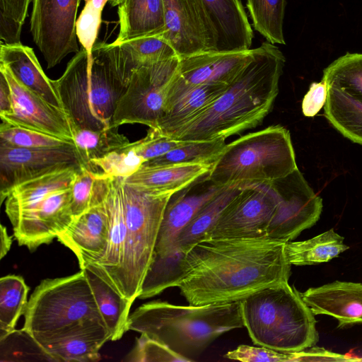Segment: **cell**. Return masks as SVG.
Returning a JSON list of instances; mask_svg holds the SVG:
<instances>
[{
	"mask_svg": "<svg viewBox=\"0 0 362 362\" xmlns=\"http://www.w3.org/2000/svg\"><path fill=\"white\" fill-rule=\"evenodd\" d=\"M315 315L338 320V327L362 324V283L335 281L300 293Z\"/></svg>",
	"mask_w": 362,
	"mask_h": 362,
	"instance_id": "44dd1931",
	"label": "cell"
},
{
	"mask_svg": "<svg viewBox=\"0 0 362 362\" xmlns=\"http://www.w3.org/2000/svg\"><path fill=\"white\" fill-rule=\"evenodd\" d=\"M134 62L136 69L178 57L161 35L145 36L119 43Z\"/></svg>",
	"mask_w": 362,
	"mask_h": 362,
	"instance_id": "8d00e7d4",
	"label": "cell"
},
{
	"mask_svg": "<svg viewBox=\"0 0 362 362\" xmlns=\"http://www.w3.org/2000/svg\"><path fill=\"white\" fill-rule=\"evenodd\" d=\"M298 352H281L265 347L240 345L230 351L225 358L242 362H292L300 361Z\"/></svg>",
	"mask_w": 362,
	"mask_h": 362,
	"instance_id": "7bdbcfd3",
	"label": "cell"
},
{
	"mask_svg": "<svg viewBox=\"0 0 362 362\" xmlns=\"http://www.w3.org/2000/svg\"><path fill=\"white\" fill-rule=\"evenodd\" d=\"M242 187L240 186L223 187L177 235L170 252L179 251L187 254L194 245L207 240L209 233L221 213L240 192Z\"/></svg>",
	"mask_w": 362,
	"mask_h": 362,
	"instance_id": "484cf974",
	"label": "cell"
},
{
	"mask_svg": "<svg viewBox=\"0 0 362 362\" xmlns=\"http://www.w3.org/2000/svg\"><path fill=\"white\" fill-rule=\"evenodd\" d=\"M0 65L8 69L13 77L25 87L50 104L62 108L52 80L43 71L31 47L21 42H1Z\"/></svg>",
	"mask_w": 362,
	"mask_h": 362,
	"instance_id": "cb8c5ba5",
	"label": "cell"
},
{
	"mask_svg": "<svg viewBox=\"0 0 362 362\" xmlns=\"http://www.w3.org/2000/svg\"><path fill=\"white\" fill-rule=\"evenodd\" d=\"M242 318L253 343L298 352L319 340L314 314L288 282L262 288L240 300Z\"/></svg>",
	"mask_w": 362,
	"mask_h": 362,
	"instance_id": "8992f818",
	"label": "cell"
},
{
	"mask_svg": "<svg viewBox=\"0 0 362 362\" xmlns=\"http://www.w3.org/2000/svg\"><path fill=\"white\" fill-rule=\"evenodd\" d=\"M71 127L74 145L82 166L88 169L93 160L100 158L129 143L125 136L118 132V128L91 130Z\"/></svg>",
	"mask_w": 362,
	"mask_h": 362,
	"instance_id": "1f68e13d",
	"label": "cell"
},
{
	"mask_svg": "<svg viewBox=\"0 0 362 362\" xmlns=\"http://www.w3.org/2000/svg\"><path fill=\"white\" fill-rule=\"evenodd\" d=\"M227 89L202 112L177 131L173 139L187 141L226 139L259 124L279 93L286 59L266 41Z\"/></svg>",
	"mask_w": 362,
	"mask_h": 362,
	"instance_id": "7a4b0ae2",
	"label": "cell"
},
{
	"mask_svg": "<svg viewBox=\"0 0 362 362\" xmlns=\"http://www.w3.org/2000/svg\"><path fill=\"white\" fill-rule=\"evenodd\" d=\"M165 30L162 37L180 58L213 52L211 37L196 0H163Z\"/></svg>",
	"mask_w": 362,
	"mask_h": 362,
	"instance_id": "ac0fdd59",
	"label": "cell"
},
{
	"mask_svg": "<svg viewBox=\"0 0 362 362\" xmlns=\"http://www.w3.org/2000/svg\"><path fill=\"white\" fill-rule=\"evenodd\" d=\"M179 64L180 57H175L134 69L129 84L117 103L111 127L138 123L156 129L164 114Z\"/></svg>",
	"mask_w": 362,
	"mask_h": 362,
	"instance_id": "9c48e42d",
	"label": "cell"
},
{
	"mask_svg": "<svg viewBox=\"0 0 362 362\" xmlns=\"http://www.w3.org/2000/svg\"><path fill=\"white\" fill-rule=\"evenodd\" d=\"M301 361H358L361 358L350 357L347 355L339 354L325 349L324 348L312 346L300 351Z\"/></svg>",
	"mask_w": 362,
	"mask_h": 362,
	"instance_id": "7dc6e473",
	"label": "cell"
},
{
	"mask_svg": "<svg viewBox=\"0 0 362 362\" xmlns=\"http://www.w3.org/2000/svg\"><path fill=\"white\" fill-rule=\"evenodd\" d=\"M81 166L74 144L54 148H23L0 141L1 202L19 184L54 171Z\"/></svg>",
	"mask_w": 362,
	"mask_h": 362,
	"instance_id": "4fadbf2b",
	"label": "cell"
},
{
	"mask_svg": "<svg viewBox=\"0 0 362 362\" xmlns=\"http://www.w3.org/2000/svg\"><path fill=\"white\" fill-rule=\"evenodd\" d=\"M95 177L96 174L85 167L81 166L76 171L71 185V211L74 218L90 207Z\"/></svg>",
	"mask_w": 362,
	"mask_h": 362,
	"instance_id": "b9f144b4",
	"label": "cell"
},
{
	"mask_svg": "<svg viewBox=\"0 0 362 362\" xmlns=\"http://www.w3.org/2000/svg\"><path fill=\"white\" fill-rule=\"evenodd\" d=\"M228 85L213 83L191 85L177 73L168 93L165 112L156 129L163 136L172 138L214 103Z\"/></svg>",
	"mask_w": 362,
	"mask_h": 362,
	"instance_id": "ffe728a7",
	"label": "cell"
},
{
	"mask_svg": "<svg viewBox=\"0 0 362 362\" xmlns=\"http://www.w3.org/2000/svg\"><path fill=\"white\" fill-rule=\"evenodd\" d=\"M185 143V141L163 136L156 129L149 128L147 135L133 142V145L138 156L145 163L160 157Z\"/></svg>",
	"mask_w": 362,
	"mask_h": 362,
	"instance_id": "ee69618b",
	"label": "cell"
},
{
	"mask_svg": "<svg viewBox=\"0 0 362 362\" xmlns=\"http://www.w3.org/2000/svg\"><path fill=\"white\" fill-rule=\"evenodd\" d=\"M327 88L341 90L362 101V54L347 53L323 71Z\"/></svg>",
	"mask_w": 362,
	"mask_h": 362,
	"instance_id": "e575fe53",
	"label": "cell"
},
{
	"mask_svg": "<svg viewBox=\"0 0 362 362\" xmlns=\"http://www.w3.org/2000/svg\"><path fill=\"white\" fill-rule=\"evenodd\" d=\"M291 266L285 243L266 238L208 239L187 253L176 287L192 305L240 301L288 282Z\"/></svg>",
	"mask_w": 362,
	"mask_h": 362,
	"instance_id": "6da1fadb",
	"label": "cell"
},
{
	"mask_svg": "<svg viewBox=\"0 0 362 362\" xmlns=\"http://www.w3.org/2000/svg\"><path fill=\"white\" fill-rule=\"evenodd\" d=\"M223 187L214 183L207 173L173 194L164 211L153 256L170 253L177 235Z\"/></svg>",
	"mask_w": 362,
	"mask_h": 362,
	"instance_id": "d6986e66",
	"label": "cell"
},
{
	"mask_svg": "<svg viewBox=\"0 0 362 362\" xmlns=\"http://www.w3.org/2000/svg\"><path fill=\"white\" fill-rule=\"evenodd\" d=\"M327 98V86L322 80L313 82L302 101V112L307 117H315L325 106Z\"/></svg>",
	"mask_w": 362,
	"mask_h": 362,
	"instance_id": "bcb514c9",
	"label": "cell"
},
{
	"mask_svg": "<svg viewBox=\"0 0 362 362\" xmlns=\"http://www.w3.org/2000/svg\"><path fill=\"white\" fill-rule=\"evenodd\" d=\"M8 83L11 98V113L0 115L2 122L73 142L71 121L65 111L50 104L17 81L8 69L0 65Z\"/></svg>",
	"mask_w": 362,
	"mask_h": 362,
	"instance_id": "5bb4252c",
	"label": "cell"
},
{
	"mask_svg": "<svg viewBox=\"0 0 362 362\" xmlns=\"http://www.w3.org/2000/svg\"><path fill=\"white\" fill-rule=\"evenodd\" d=\"M276 206L270 182L243 186L224 209L208 239L265 238Z\"/></svg>",
	"mask_w": 362,
	"mask_h": 362,
	"instance_id": "7c38bea8",
	"label": "cell"
},
{
	"mask_svg": "<svg viewBox=\"0 0 362 362\" xmlns=\"http://www.w3.org/2000/svg\"><path fill=\"white\" fill-rule=\"evenodd\" d=\"M108 178L95 180L90 207L57 237L74 253L80 268L98 262L107 248L110 220L104 199Z\"/></svg>",
	"mask_w": 362,
	"mask_h": 362,
	"instance_id": "9a60e30c",
	"label": "cell"
},
{
	"mask_svg": "<svg viewBox=\"0 0 362 362\" xmlns=\"http://www.w3.org/2000/svg\"><path fill=\"white\" fill-rule=\"evenodd\" d=\"M324 114L341 134L362 145V101L337 88H327Z\"/></svg>",
	"mask_w": 362,
	"mask_h": 362,
	"instance_id": "83f0119b",
	"label": "cell"
},
{
	"mask_svg": "<svg viewBox=\"0 0 362 362\" xmlns=\"http://www.w3.org/2000/svg\"><path fill=\"white\" fill-rule=\"evenodd\" d=\"M30 32L47 69L77 53L76 24L81 0H31Z\"/></svg>",
	"mask_w": 362,
	"mask_h": 362,
	"instance_id": "8fae6325",
	"label": "cell"
},
{
	"mask_svg": "<svg viewBox=\"0 0 362 362\" xmlns=\"http://www.w3.org/2000/svg\"><path fill=\"white\" fill-rule=\"evenodd\" d=\"M83 269L100 314L110 333V341H117L127 332L132 303L115 291L102 278L88 268Z\"/></svg>",
	"mask_w": 362,
	"mask_h": 362,
	"instance_id": "4316f807",
	"label": "cell"
},
{
	"mask_svg": "<svg viewBox=\"0 0 362 362\" xmlns=\"http://www.w3.org/2000/svg\"><path fill=\"white\" fill-rule=\"evenodd\" d=\"M124 361L136 362L190 361L173 351L164 344L145 334H141L134 347L127 355Z\"/></svg>",
	"mask_w": 362,
	"mask_h": 362,
	"instance_id": "60d3db41",
	"label": "cell"
},
{
	"mask_svg": "<svg viewBox=\"0 0 362 362\" xmlns=\"http://www.w3.org/2000/svg\"><path fill=\"white\" fill-rule=\"evenodd\" d=\"M270 184L276 196V206L266 238L286 243L317 223L322 211V199L298 168Z\"/></svg>",
	"mask_w": 362,
	"mask_h": 362,
	"instance_id": "30bf717a",
	"label": "cell"
},
{
	"mask_svg": "<svg viewBox=\"0 0 362 362\" xmlns=\"http://www.w3.org/2000/svg\"><path fill=\"white\" fill-rule=\"evenodd\" d=\"M225 139L187 141L165 154L146 161L144 166L179 163H214L223 151Z\"/></svg>",
	"mask_w": 362,
	"mask_h": 362,
	"instance_id": "d590c367",
	"label": "cell"
},
{
	"mask_svg": "<svg viewBox=\"0 0 362 362\" xmlns=\"http://www.w3.org/2000/svg\"><path fill=\"white\" fill-rule=\"evenodd\" d=\"M213 163H179L144 166L124 178L129 185L163 194L173 195L209 173Z\"/></svg>",
	"mask_w": 362,
	"mask_h": 362,
	"instance_id": "603a6c76",
	"label": "cell"
},
{
	"mask_svg": "<svg viewBox=\"0 0 362 362\" xmlns=\"http://www.w3.org/2000/svg\"><path fill=\"white\" fill-rule=\"evenodd\" d=\"M24 317L23 329L46 351L71 336L107 328L83 269L42 281L28 301Z\"/></svg>",
	"mask_w": 362,
	"mask_h": 362,
	"instance_id": "5b68a950",
	"label": "cell"
},
{
	"mask_svg": "<svg viewBox=\"0 0 362 362\" xmlns=\"http://www.w3.org/2000/svg\"><path fill=\"white\" fill-rule=\"evenodd\" d=\"M1 361L55 360L23 329L0 338Z\"/></svg>",
	"mask_w": 362,
	"mask_h": 362,
	"instance_id": "74e56055",
	"label": "cell"
},
{
	"mask_svg": "<svg viewBox=\"0 0 362 362\" xmlns=\"http://www.w3.org/2000/svg\"><path fill=\"white\" fill-rule=\"evenodd\" d=\"M110 340L107 328L99 327L71 336L47 352L55 361H97L100 359L99 350Z\"/></svg>",
	"mask_w": 362,
	"mask_h": 362,
	"instance_id": "4dcf8cb0",
	"label": "cell"
},
{
	"mask_svg": "<svg viewBox=\"0 0 362 362\" xmlns=\"http://www.w3.org/2000/svg\"><path fill=\"white\" fill-rule=\"evenodd\" d=\"M252 56V49L219 53L205 52L180 58L179 76L191 85H230Z\"/></svg>",
	"mask_w": 362,
	"mask_h": 362,
	"instance_id": "7402d4cb",
	"label": "cell"
},
{
	"mask_svg": "<svg viewBox=\"0 0 362 362\" xmlns=\"http://www.w3.org/2000/svg\"><path fill=\"white\" fill-rule=\"evenodd\" d=\"M102 11L85 5L76 24V35L83 48L90 54L96 42Z\"/></svg>",
	"mask_w": 362,
	"mask_h": 362,
	"instance_id": "f6af8a7d",
	"label": "cell"
},
{
	"mask_svg": "<svg viewBox=\"0 0 362 362\" xmlns=\"http://www.w3.org/2000/svg\"><path fill=\"white\" fill-rule=\"evenodd\" d=\"M28 290L20 276L11 274L0 279V338L15 329L27 305Z\"/></svg>",
	"mask_w": 362,
	"mask_h": 362,
	"instance_id": "d6a6232c",
	"label": "cell"
},
{
	"mask_svg": "<svg viewBox=\"0 0 362 362\" xmlns=\"http://www.w3.org/2000/svg\"><path fill=\"white\" fill-rule=\"evenodd\" d=\"M134 69L118 44L96 42L90 54L81 47L62 76L52 80L71 127L91 130L111 127Z\"/></svg>",
	"mask_w": 362,
	"mask_h": 362,
	"instance_id": "3957f363",
	"label": "cell"
},
{
	"mask_svg": "<svg viewBox=\"0 0 362 362\" xmlns=\"http://www.w3.org/2000/svg\"><path fill=\"white\" fill-rule=\"evenodd\" d=\"M211 37L214 52L250 49L253 33L240 0H196Z\"/></svg>",
	"mask_w": 362,
	"mask_h": 362,
	"instance_id": "e0dca14e",
	"label": "cell"
},
{
	"mask_svg": "<svg viewBox=\"0 0 362 362\" xmlns=\"http://www.w3.org/2000/svg\"><path fill=\"white\" fill-rule=\"evenodd\" d=\"M286 0H247L254 28L272 44L285 45L283 25Z\"/></svg>",
	"mask_w": 362,
	"mask_h": 362,
	"instance_id": "836d02e7",
	"label": "cell"
},
{
	"mask_svg": "<svg viewBox=\"0 0 362 362\" xmlns=\"http://www.w3.org/2000/svg\"><path fill=\"white\" fill-rule=\"evenodd\" d=\"M344 237L333 228L307 240L285 243V252L291 265H313L327 262L349 247Z\"/></svg>",
	"mask_w": 362,
	"mask_h": 362,
	"instance_id": "f1b7e54d",
	"label": "cell"
},
{
	"mask_svg": "<svg viewBox=\"0 0 362 362\" xmlns=\"http://www.w3.org/2000/svg\"><path fill=\"white\" fill-rule=\"evenodd\" d=\"M108 177L104 199L110 220L107 248L98 262L81 269H90L123 297V264L127 240L122 197L124 177Z\"/></svg>",
	"mask_w": 362,
	"mask_h": 362,
	"instance_id": "2e32d148",
	"label": "cell"
},
{
	"mask_svg": "<svg viewBox=\"0 0 362 362\" xmlns=\"http://www.w3.org/2000/svg\"><path fill=\"white\" fill-rule=\"evenodd\" d=\"M12 98L8 83L4 74L0 71V115L11 113Z\"/></svg>",
	"mask_w": 362,
	"mask_h": 362,
	"instance_id": "c3c4849f",
	"label": "cell"
},
{
	"mask_svg": "<svg viewBox=\"0 0 362 362\" xmlns=\"http://www.w3.org/2000/svg\"><path fill=\"white\" fill-rule=\"evenodd\" d=\"M172 195L122 185L127 231L123 264V297L132 304L139 297L151 261L164 211Z\"/></svg>",
	"mask_w": 362,
	"mask_h": 362,
	"instance_id": "ba28073f",
	"label": "cell"
},
{
	"mask_svg": "<svg viewBox=\"0 0 362 362\" xmlns=\"http://www.w3.org/2000/svg\"><path fill=\"white\" fill-rule=\"evenodd\" d=\"M79 168L72 167L54 171L16 185L6 198V214L25 206L55 190L70 187Z\"/></svg>",
	"mask_w": 362,
	"mask_h": 362,
	"instance_id": "f546056e",
	"label": "cell"
},
{
	"mask_svg": "<svg viewBox=\"0 0 362 362\" xmlns=\"http://www.w3.org/2000/svg\"><path fill=\"white\" fill-rule=\"evenodd\" d=\"M244 327L240 301L179 305L151 301L129 315L127 329L145 334L194 361L224 333Z\"/></svg>",
	"mask_w": 362,
	"mask_h": 362,
	"instance_id": "277c9868",
	"label": "cell"
},
{
	"mask_svg": "<svg viewBox=\"0 0 362 362\" xmlns=\"http://www.w3.org/2000/svg\"><path fill=\"white\" fill-rule=\"evenodd\" d=\"M122 0H109V2L112 6H117Z\"/></svg>",
	"mask_w": 362,
	"mask_h": 362,
	"instance_id": "816d5d0a",
	"label": "cell"
},
{
	"mask_svg": "<svg viewBox=\"0 0 362 362\" xmlns=\"http://www.w3.org/2000/svg\"><path fill=\"white\" fill-rule=\"evenodd\" d=\"M0 141L23 148H54L73 144L31 129L11 125L1 122Z\"/></svg>",
	"mask_w": 362,
	"mask_h": 362,
	"instance_id": "ab89813d",
	"label": "cell"
},
{
	"mask_svg": "<svg viewBox=\"0 0 362 362\" xmlns=\"http://www.w3.org/2000/svg\"><path fill=\"white\" fill-rule=\"evenodd\" d=\"M117 6L119 30L113 42L164 33L163 0H122Z\"/></svg>",
	"mask_w": 362,
	"mask_h": 362,
	"instance_id": "d4e9b609",
	"label": "cell"
},
{
	"mask_svg": "<svg viewBox=\"0 0 362 362\" xmlns=\"http://www.w3.org/2000/svg\"><path fill=\"white\" fill-rule=\"evenodd\" d=\"M0 236H1V247H0V259H1L4 256L6 255L8 252L10 250L12 238L8 234L6 228L4 225H1L0 227Z\"/></svg>",
	"mask_w": 362,
	"mask_h": 362,
	"instance_id": "681fc988",
	"label": "cell"
},
{
	"mask_svg": "<svg viewBox=\"0 0 362 362\" xmlns=\"http://www.w3.org/2000/svg\"><path fill=\"white\" fill-rule=\"evenodd\" d=\"M85 4H89L90 6H93L94 8L103 11L104 6L106 3L109 1V0H83Z\"/></svg>",
	"mask_w": 362,
	"mask_h": 362,
	"instance_id": "f907efd6",
	"label": "cell"
},
{
	"mask_svg": "<svg viewBox=\"0 0 362 362\" xmlns=\"http://www.w3.org/2000/svg\"><path fill=\"white\" fill-rule=\"evenodd\" d=\"M297 168L289 131L275 125L226 144L209 177L219 187H243L271 182Z\"/></svg>",
	"mask_w": 362,
	"mask_h": 362,
	"instance_id": "52a82bcc",
	"label": "cell"
},
{
	"mask_svg": "<svg viewBox=\"0 0 362 362\" xmlns=\"http://www.w3.org/2000/svg\"><path fill=\"white\" fill-rule=\"evenodd\" d=\"M31 0H0V38L6 44L21 42L23 25Z\"/></svg>",
	"mask_w": 362,
	"mask_h": 362,
	"instance_id": "f35d334b",
	"label": "cell"
}]
</instances>
